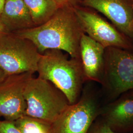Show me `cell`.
Listing matches in <instances>:
<instances>
[{"label":"cell","instance_id":"obj_1","mask_svg":"<svg viewBox=\"0 0 133 133\" xmlns=\"http://www.w3.org/2000/svg\"><path fill=\"white\" fill-rule=\"evenodd\" d=\"M15 33L32 41L42 54L48 49H58L81 59V38L85 33L74 8H59L44 24Z\"/></svg>","mask_w":133,"mask_h":133},{"label":"cell","instance_id":"obj_2","mask_svg":"<svg viewBox=\"0 0 133 133\" xmlns=\"http://www.w3.org/2000/svg\"><path fill=\"white\" fill-rule=\"evenodd\" d=\"M38 77L52 83L66 95L70 105L78 101L85 81L81 59H69L63 51L48 49L42 54Z\"/></svg>","mask_w":133,"mask_h":133},{"label":"cell","instance_id":"obj_3","mask_svg":"<svg viewBox=\"0 0 133 133\" xmlns=\"http://www.w3.org/2000/svg\"><path fill=\"white\" fill-rule=\"evenodd\" d=\"M25 115L52 123L70 105L66 95L49 81L31 77L24 90Z\"/></svg>","mask_w":133,"mask_h":133},{"label":"cell","instance_id":"obj_4","mask_svg":"<svg viewBox=\"0 0 133 133\" xmlns=\"http://www.w3.org/2000/svg\"><path fill=\"white\" fill-rule=\"evenodd\" d=\"M42 53L32 41L15 33L0 36V67L8 76L37 72Z\"/></svg>","mask_w":133,"mask_h":133},{"label":"cell","instance_id":"obj_5","mask_svg":"<svg viewBox=\"0 0 133 133\" xmlns=\"http://www.w3.org/2000/svg\"><path fill=\"white\" fill-rule=\"evenodd\" d=\"M103 84L107 83L113 97L133 90V55L121 48H107Z\"/></svg>","mask_w":133,"mask_h":133},{"label":"cell","instance_id":"obj_6","mask_svg":"<svg viewBox=\"0 0 133 133\" xmlns=\"http://www.w3.org/2000/svg\"><path fill=\"white\" fill-rule=\"evenodd\" d=\"M74 10L84 33L105 48L115 47L128 50L133 48L126 36L95 11L79 5L74 7Z\"/></svg>","mask_w":133,"mask_h":133},{"label":"cell","instance_id":"obj_7","mask_svg":"<svg viewBox=\"0 0 133 133\" xmlns=\"http://www.w3.org/2000/svg\"><path fill=\"white\" fill-rule=\"evenodd\" d=\"M101 110L94 99L83 95L53 122V133H87Z\"/></svg>","mask_w":133,"mask_h":133},{"label":"cell","instance_id":"obj_8","mask_svg":"<svg viewBox=\"0 0 133 133\" xmlns=\"http://www.w3.org/2000/svg\"><path fill=\"white\" fill-rule=\"evenodd\" d=\"M33 75L26 72L8 76L0 84V117L14 121L25 115L27 104L24 90Z\"/></svg>","mask_w":133,"mask_h":133},{"label":"cell","instance_id":"obj_9","mask_svg":"<svg viewBox=\"0 0 133 133\" xmlns=\"http://www.w3.org/2000/svg\"><path fill=\"white\" fill-rule=\"evenodd\" d=\"M81 5L103 14L120 32L133 38V0H83Z\"/></svg>","mask_w":133,"mask_h":133},{"label":"cell","instance_id":"obj_10","mask_svg":"<svg viewBox=\"0 0 133 133\" xmlns=\"http://www.w3.org/2000/svg\"><path fill=\"white\" fill-rule=\"evenodd\" d=\"M105 48L84 34L81 38L80 55L85 81L103 83Z\"/></svg>","mask_w":133,"mask_h":133},{"label":"cell","instance_id":"obj_11","mask_svg":"<svg viewBox=\"0 0 133 133\" xmlns=\"http://www.w3.org/2000/svg\"><path fill=\"white\" fill-rule=\"evenodd\" d=\"M102 120L117 133L133 132V99L122 96L101 110Z\"/></svg>","mask_w":133,"mask_h":133},{"label":"cell","instance_id":"obj_12","mask_svg":"<svg viewBox=\"0 0 133 133\" xmlns=\"http://www.w3.org/2000/svg\"><path fill=\"white\" fill-rule=\"evenodd\" d=\"M0 21L8 33H15L36 26L24 0H5Z\"/></svg>","mask_w":133,"mask_h":133},{"label":"cell","instance_id":"obj_13","mask_svg":"<svg viewBox=\"0 0 133 133\" xmlns=\"http://www.w3.org/2000/svg\"><path fill=\"white\" fill-rule=\"evenodd\" d=\"M36 26L44 24L59 8L53 0H24Z\"/></svg>","mask_w":133,"mask_h":133},{"label":"cell","instance_id":"obj_14","mask_svg":"<svg viewBox=\"0 0 133 133\" xmlns=\"http://www.w3.org/2000/svg\"><path fill=\"white\" fill-rule=\"evenodd\" d=\"M22 133H53L51 123L24 115L14 121Z\"/></svg>","mask_w":133,"mask_h":133},{"label":"cell","instance_id":"obj_15","mask_svg":"<svg viewBox=\"0 0 133 133\" xmlns=\"http://www.w3.org/2000/svg\"><path fill=\"white\" fill-rule=\"evenodd\" d=\"M87 133H117L114 132L102 120L93 123Z\"/></svg>","mask_w":133,"mask_h":133},{"label":"cell","instance_id":"obj_16","mask_svg":"<svg viewBox=\"0 0 133 133\" xmlns=\"http://www.w3.org/2000/svg\"><path fill=\"white\" fill-rule=\"evenodd\" d=\"M0 133H22L14 121L0 120Z\"/></svg>","mask_w":133,"mask_h":133},{"label":"cell","instance_id":"obj_17","mask_svg":"<svg viewBox=\"0 0 133 133\" xmlns=\"http://www.w3.org/2000/svg\"><path fill=\"white\" fill-rule=\"evenodd\" d=\"M59 8L68 6L74 8L81 4L83 0H53Z\"/></svg>","mask_w":133,"mask_h":133},{"label":"cell","instance_id":"obj_18","mask_svg":"<svg viewBox=\"0 0 133 133\" xmlns=\"http://www.w3.org/2000/svg\"><path fill=\"white\" fill-rule=\"evenodd\" d=\"M7 76H8L5 74L4 71L0 67V84L5 81Z\"/></svg>","mask_w":133,"mask_h":133},{"label":"cell","instance_id":"obj_19","mask_svg":"<svg viewBox=\"0 0 133 133\" xmlns=\"http://www.w3.org/2000/svg\"><path fill=\"white\" fill-rule=\"evenodd\" d=\"M122 96L133 99V90L130 91L129 92H127V93L124 94V95H122Z\"/></svg>","mask_w":133,"mask_h":133},{"label":"cell","instance_id":"obj_20","mask_svg":"<svg viewBox=\"0 0 133 133\" xmlns=\"http://www.w3.org/2000/svg\"><path fill=\"white\" fill-rule=\"evenodd\" d=\"M5 33H8V32L6 31L4 26L0 21V36Z\"/></svg>","mask_w":133,"mask_h":133},{"label":"cell","instance_id":"obj_21","mask_svg":"<svg viewBox=\"0 0 133 133\" xmlns=\"http://www.w3.org/2000/svg\"><path fill=\"white\" fill-rule=\"evenodd\" d=\"M5 0H0V16L2 14L5 5Z\"/></svg>","mask_w":133,"mask_h":133},{"label":"cell","instance_id":"obj_22","mask_svg":"<svg viewBox=\"0 0 133 133\" xmlns=\"http://www.w3.org/2000/svg\"></svg>","mask_w":133,"mask_h":133}]
</instances>
